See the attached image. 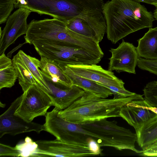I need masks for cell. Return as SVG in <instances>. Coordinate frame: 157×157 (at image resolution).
<instances>
[{"mask_svg":"<svg viewBox=\"0 0 157 157\" xmlns=\"http://www.w3.org/2000/svg\"><path fill=\"white\" fill-rule=\"evenodd\" d=\"M68 0H13L15 8H24L39 14H46L67 21Z\"/></svg>","mask_w":157,"mask_h":157,"instance_id":"obj_12","label":"cell"},{"mask_svg":"<svg viewBox=\"0 0 157 157\" xmlns=\"http://www.w3.org/2000/svg\"><path fill=\"white\" fill-rule=\"evenodd\" d=\"M39 68L44 78L47 80L67 86L73 85L70 78L63 72L60 65L55 61L41 57Z\"/></svg>","mask_w":157,"mask_h":157,"instance_id":"obj_18","label":"cell"},{"mask_svg":"<svg viewBox=\"0 0 157 157\" xmlns=\"http://www.w3.org/2000/svg\"><path fill=\"white\" fill-rule=\"evenodd\" d=\"M12 60L23 92L33 85L39 86L44 91L47 90L48 86L39 68L40 60L21 50Z\"/></svg>","mask_w":157,"mask_h":157,"instance_id":"obj_7","label":"cell"},{"mask_svg":"<svg viewBox=\"0 0 157 157\" xmlns=\"http://www.w3.org/2000/svg\"><path fill=\"white\" fill-rule=\"evenodd\" d=\"M108 70L117 73L125 72L136 74L135 68L139 56L136 47L124 39L116 48H111Z\"/></svg>","mask_w":157,"mask_h":157,"instance_id":"obj_11","label":"cell"},{"mask_svg":"<svg viewBox=\"0 0 157 157\" xmlns=\"http://www.w3.org/2000/svg\"><path fill=\"white\" fill-rule=\"evenodd\" d=\"M31 12L28 9L20 8L9 17L0 35V55L19 37L26 34L27 18Z\"/></svg>","mask_w":157,"mask_h":157,"instance_id":"obj_10","label":"cell"},{"mask_svg":"<svg viewBox=\"0 0 157 157\" xmlns=\"http://www.w3.org/2000/svg\"><path fill=\"white\" fill-rule=\"evenodd\" d=\"M33 157H83L95 156L89 149L88 144L77 141L64 142L54 140H39Z\"/></svg>","mask_w":157,"mask_h":157,"instance_id":"obj_8","label":"cell"},{"mask_svg":"<svg viewBox=\"0 0 157 157\" xmlns=\"http://www.w3.org/2000/svg\"><path fill=\"white\" fill-rule=\"evenodd\" d=\"M138 2H144L154 6L157 8V0H132Z\"/></svg>","mask_w":157,"mask_h":157,"instance_id":"obj_30","label":"cell"},{"mask_svg":"<svg viewBox=\"0 0 157 157\" xmlns=\"http://www.w3.org/2000/svg\"><path fill=\"white\" fill-rule=\"evenodd\" d=\"M98 83L110 90L114 95L113 98L115 99L126 97L135 95L136 94L126 90L125 88H121L103 84L99 83Z\"/></svg>","mask_w":157,"mask_h":157,"instance_id":"obj_27","label":"cell"},{"mask_svg":"<svg viewBox=\"0 0 157 157\" xmlns=\"http://www.w3.org/2000/svg\"><path fill=\"white\" fill-rule=\"evenodd\" d=\"M17 78L12 60L5 53L0 55V90L11 87L14 85Z\"/></svg>","mask_w":157,"mask_h":157,"instance_id":"obj_21","label":"cell"},{"mask_svg":"<svg viewBox=\"0 0 157 157\" xmlns=\"http://www.w3.org/2000/svg\"><path fill=\"white\" fill-rule=\"evenodd\" d=\"M148 105L144 99L131 101L121 109L119 115L134 128L139 123L146 121L153 112L147 109Z\"/></svg>","mask_w":157,"mask_h":157,"instance_id":"obj_17","label":"cell"},{"mask_svg":"<svg viewBox=\"0 0 157 157\" xmlns=\"http://www.w3.org/2000/svg\"><path fill=\"white\" fill-rule=\"evenodd\" d=\"M143 90L144 100L148 107H157V81L147 83Z\"/></svg>","mask_w":157,"mask_h":157,"instance_id":"obj_23","label":"cell"},{"mask_svg":"<svg viewBox=\"0 0 157 157\" xmlns=\"http://www.w3.org/2000/svg\"><path fill=\"white\" fill-rule=\"evenodd\" d=\"M41 57L60 65L97 64L102 57L72 44L53 40H38L32 44Z\"/></svg>","mask_w":157,"mask_h":157,"instance_id":"obj_3","label":"cell"},{"mask_svg":"<svg viewBox=\"0 0 157 157\" xmlns=\"http://www.w3.org/2000/svg\"><path fill=\"white\" fill-rule=\"evenodd\" d=\"M56 130L59 139L64 142L75 141L87 144V140L90 137L98 143L103 140L102 138L84 129L79 124L71 122L64 119H61L58 122Z\"/></svg>","mask_w":157,"mask_h":157,"instance_id":"obj_16","label":"cell"},{"mask_svg":"<svg viewBox=\"0 0 157 157\" xmlns=\"http://www.w3.org/2000/svg\"><path fill=\"white\" fill-rule=\"evenodd\" d=\"M44 79L48 86V90L45 91L52 100L53 106L59 110L67 108L85 92L83 90L75 85L67 86Z\"/></svg>","mask_w":157,"mask_h":157,"instance_id":"obj_15","label":"cell"},{"mask_svg":"<svg viewBox=\"0 0 157 157\" xmlns=\"http://www.w3.org/2000/svg\"><path fill=\"white\" fill-rule=\"evenodd\" d=\"M136 47L140 57L147 59H157V27L148 31L138 40Z\"/></svg>","mask_w":157,"mask_h":157,"instance_id":"obj_20","label":"cell"},{"mask_svg":"<svg viewBox=\"0 0 157 157\" xmlns=\"http://www.w3.org/2000/svg\"><path fill=\"white\" fill-rule=\"evenodd\" d=\"M60 65L63 72L70 78L73 85L78 87L85 92L95 94L101 98H105L113 94L111 90L108 88L94 81L75 74L65 66Z\"/></svg>","mask_w":157,"mask_h":157,"instance_id":"obj_19","label":"cell"},{"mask_svg":"<svg viewBox=\"0 0 157 157\" xmlns=\"http://www.w3.org/2000/svg\"><path fill=\"white\" fill-rule=\"evenodd\" d=\"M64 66L80 77L103 84L125 88L124 83L122 80L117 77L113 71L105 70L100 66L96 64Z\"/></svg>","mask_w":157,"mask_h":157,"instance_id":"obj_14","label":"cell"},{"mask_svg":"<svg viewBox=\"0 0 157 157\" xmlns=\"http://www.w3.org/2000/svg\"><path fill=\"white\" fill-rule=\"evenodd\" d=\"M21 103L14 114L28 122L45 116L53 102L46 92L37 85H33L23 92Z\"/></svg>","mask_w":157,"mask_h":157,"instance_id":"obj_6","label":"cell"},{"mask_svg":"<svg viewBox=\"0 0 157 157\" xmlns=\"http://www.w3.org/2000/svg\"><path fill=\"white\" fill-rule=\"evenodd\" d=\"M153 13L155 20H157V8L154 10Z\"/></svg>","mask_w":157,"mask_h":157,"instance_id":"obj_32","label":"cell"},{"mask_svg":"<svg viewBox=\"0 0 157 157\" xmlns=\"http://www.w3.org/2000/svg\"><path fill=\"white\" fill-rule=\"evenodd\" d=\"M147 108L151 111L157 114V107H147Z\"/></svg>","mask_w":157,"mask_h":157,"instance_id":"obj_31","label":"cell"},{"mask_svg":"<svg viewBox=\"0 0 157 157\" xmlns=\"http://www.w3.org/2000/svg\"><path fill=\"white\" fill-rule=\"evenodd\" d=\"M87 142L90 150L95 155L102 154V150L100 148L101 147L95 139L92 138H89Z\"/></svg>","mask_w":157,"mask_h":157,"instance_id":"obj_29","label":"cell"},{"mask_svg":"<svg viewBox=\"0 0 157 157\" xmlns=\"http://www.w3.org/2000/svg\"><path fill=\"white\" fill-rule=\"evenodd\" d=\"M73 31L64 21L56 18L33 19L28 25L24 38L25 42L32 44L35 41H57L71 43Z\"/></svg>","mask_w":157,"mask_h":157,"instance_id":"obj_5","label":"cell"},{"mask_svg":"<svg viewBox=\"0 0 157 157\" xmlns=\"http://www.w3.org/2000/svg\"><path fill=\"white\" fill-rule=\"evenodd\" d=\"M66 23L67 27L70 30L84 36L96 39L94 30L84 20L76 18Z\"/></svg>","mask_w":157,"mask_h":157,"instance_id":"obj_22","label":"cell"},{"mask_svg":"<svg viewBox=\"0 0 157 157\" xmlns=\"http://www.w3.org/2000/svg\"><path fill=\"white\" fill-rule=\"evenodd\" d=\"M107 39L113 44L129 34L153 26L154 14L140 3L132 0H111L102 9Z\"/></svg>","mask_w":157,"mask_h":157,"instance_id":"obj_1","label":"cell"},{"mask_svg":"<svg viewBox=\"0 0 157 157\" xmlns=\"http://www.w3.org/2000/svg\"><path fill=\"white\" fill-rule=\"evenodd\" d=\"M21 151L15 146L12 147L9 145L0 144V156H21Z\"/></svg>","mask_w":157,"mask_h":157,"instance_id":"obj_28","label":"cell"},{"mask_svg":"<svg viewBox=\"0 0 157 157\" xmlns=\"http://www.w3.org/2000/svg\"><path fill=\"white\" fill-rule=\"evenodd\" d=\"M15 146L21 151V156L33 157L36 147L37 144L30 138L26 137L25 138V143L17 144Z\"/></svg>","mask_w":157,"mask_h":157,"instance_id":"obj_24","label":"cell"},{"mask_svg":"<svg viewBox=\"0 0 157 157\" xmlns=\"http://www.w3.org/2000/svg\"><path fill=\"white\" fill-rule=\"evenodd\" d=\"M115 121H109L106 119L92 123L79 124L84 129L102 138L109 147L121 151L127 149L137 153H142V150L136 148V133L130 130L118 125Z\"/></svg>","mask_w":157,"mask_h":157,"instance_id":"obj_4","label":"cell"},{"mask_svg":"<svg viewBox=\"0 0 157 157\" xmlns=\"http://www.w3.org/2000/svg\"><path fill=\"white\" fill-rule=\"evenodd\" d=\"M137 65L139 68L157 75V59H147L139 57Z\"/></svg>","mask_w":157,"mask_h":157,"instance_id":"obj_26","label":"cell"},{"mask_svg":"<svg viewBox=\"0 0 157 157\" xmlns=\"http://www.w3.org/2000/svg\"><path fill=\"white\" fill-rule=\"evenodd\" d=\"M144 99L142 95L136 94L126 97L108 99L85 91L70 106L60 110L59 114L75 124L92 123L109 118L120 117V110L124 105L134 100Z\"/></svg>","mask_w":157,"mask_h":157,"instance_id":"obj_2","label":"cell"},{"mask_svg":"<svg viewBox=\"0 0 157 157\" xmlns=\"http://www.w3.org/2000/svg\"><path fill=\"white\" fill-rule=\"evenodd\" d=\"M22 94L11 103L7 109L0 116V138L8 134L15 136L35 131L40 133L44 131L43 125L34 122H28L15 114L21 101Z\"/></svg>","mask_w":157,"mask_h":157,"instance_id":"obj_9","label":"cell"},{"mask_svg":"<svg viewBox=\"0 0 157 157\" xmlns=\"http://www.w3.org/2000/svg\"><path fill=\"white\" fill-rule=\"evenodd\" d=\"M134 128L136 142L142 150L143 155L157 157V114L153 112L148 119L138 124Z\"/></svg>","mask_w":157,"mask_h":157,"instance_id":"obj_13","label":"cell"},{"mask_svg":"<svg viewBox=\"0 0 157 157\" xmlns=\"http://www.w3.org/2000/svg\"><path fill=\"white\" fill-rule=\"evenodd\" d=\"M14 7L13 0H0L1 24L7 21Z\"/></svg>","mask_w":157,"mask_h":157,"instance_id":"obj_25","label":"cell"}]
</instances>
